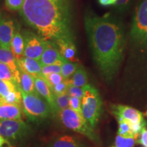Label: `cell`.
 I'll return each instance as SVG.
<instances>
[{
  "mask_svg": "<svg viewBox=\"0 0 147 147\" xmlns=\"http://www.w3.org/2000/svg\"><path fill=\"white\" fill-rule=\"evenodd\" d=\"M84 23L94 61L106 81H111L123 57L126 45L123 27L110 14L102 16L87 14Z\"/></svg>",
  "mask_w": 147,
  "mask_h": 147,
  "instance_id": "1",
  "label": "cell"
},
{
  "mask_svg": "<svg viewBox=\"0 0 147 147\" xmlns=\"http://www.w3.org/2000/svg\"><path fill=\"white\" fill-rule=\"evenodd\" d=\"M20 14L47 41L73 40L70 12L63 0H25Z\"/></svg>",
  "mask_w": 147,
  "mask_h": 147,
  "instance_id": "2",
  "label": "cell"
},
{
  "mask_svg": "<svg viewBox=\"0 0 147 147\" xmlns=\"http://www.w3.org/2000/svg\"><path fill=\"white\" fill-rule=\"evenodd\" d=\"M22 106L25 115L33 121H41L54 115L52 108L47 101L38 93H26L22 91Z\"/></svg>",
  "mask_w": 147,
  "mask_h": 147,
  "instance_id": "3",
  "label": "cell"
},
{
  "mask_svg": "<svg viewBox=\"0 0 147 147\" xmlns=\"http://www.w3.org/2000/svg\"><path fill=\"white\" fill-rule=\"evenodd\" d=\"M82 115L92 128L96 127L102 112V101L100 93L94 87L87 84L83 87Z\"/></svg>",
  "mask_w": 147,
  "mask_h": 147,
  "instance_id": "4",
  "label": "cell"
},
{
  "mask_svg": "<svg viewBox=\"0 0 147 147\" xmlns=\"http://www.w3.org/2000/svg\"><path fill=\"white\" fill-rule=\"evenodd\" d=\"M61 121L66 127L85 136L95 142H99V138L93 129L90 126L82 114L67 108L58 113Z\"/></svg>",
  "mask_w": 147,
  "mask_h": 147,
  "instance_id": "5",
  "label": "cell"
},
{
  "mask_svg": "<svg viewBox=\"0 0 147 147\" xmlns=\"http://www.w3.org/2000/svg\"><path fill=\"white\" fill-rule=\"evenodd\" d=\"M130 34L134 43L147 48V0H142L136 9Z\"/></svg>",
  "mask_w": 147,
  "mask_h": 147,
  "instance_id": "6",
  "label": "cell"
},
{
  "mask_svg": "<svg viewBox=\"0 0 147 147\" xmlns=\"http://www.w3.org/2000/svg\"><path fill=\"white\" fill-rule=\"evenodd\" d=\"M32 129L22 120L0 121V135L6 140H18L28 136Z\"/></svg>",
  "mask_w": 147,
  "mask_h": 147,
  "instance_id": "7",
  "label": "cell"
},
{
  "mask_svg": "<svg viewBox=\"0 0 147 147\" xmlns=\"http://www.w3.org/2000/svg\"><path fill=\"white\" fill-rule=\"evenodd\" d=\"M22 35L25 43L24 57L40 61L49 41L31 31H24Z\"/></svg>",
  "mask_w": 147,
  "mask_h": 147,
  "instance_id": "8",
  "label": "cell"
},
{
  "mask_svg": "<svg viewBox=\"0 0 147 147\" xmlns=\"http://www.w3.org/2000/svg\"><path fill=\"white\" fill-rule=\"evenodd\" d=\"M110 108L112 113L118 121L124 120L131 123H138L144 120L142 114L139 110L130 106L113 104Z\"/></svg>",
  "mask_w": 147,
  "mask_h": 147,
  "instance_id": "9",
  "label": "cell"
},
{
  "mask_svg": "<svg viewBox=\"0 0 147 147\" xmlns=\"http://www.w3.org/2000/svg\"><path fill=\"white\" fill-rule=\"evenodd\" d=\"M15 25L12 18L1 16L0 19V45L10 49L11 42L15 34Z\"/></svg>",
  "mask_w": 147,
  "mask_h": 147,
  "instance_id": "10",
  "label": "cell"
},
{
  "mask_svg": "<svg viewBox=\"0 0 147 147\" xmlns=\"http://www.w3.org/2000/svg\"><path fill=\"white\" fill-rule=\"evenodd\" d=\"M64 59H65L61 55L58 48L54 42L49 41L39 61L42 66L52 65V64L62 65Z\"/></svg>",
  "mask_w": 147,
  "mask_h": 147,
  "instance_id": "11",
  "label": "cell"
},
{
  "mask_svg": "<svg viewBox=\"0 0 147 147\" xmlns=\"http://www.w3.org/2000/svg\"><path fill=\"white\" fill-rule=\"evenodd\" d=\"M18 69L32 75L34 77H43L42 74V66L39 61L23 57L16 61Z\"/></svg>",
  "mask_w": 147,
  "mask_h": 147,
  "instance_id": "12",
  "label": "cell"
},
{
  "mask_svg": "<svg viewBox=\"0 0 147 147\" xmlns=\"http://www.w3.org/2000/svg\"><path fill=\"white\" fill-rule=\"evenodd\" d=\"M58 48L60 54L65 60L76 62V48L71 39H61L53 42Z\"/></svg>",
  "mask_w": 147,
  "mask_h": 147,
  "instance_id": "13",
  "label": "cell"
},
{
  "mask_svg": "<svg viewBox=\"0 0 147 147\" xmlns=\"http://www.w3.org/2000/svg\"><path fill=\"white\" fill-rule=\"evenodd\" d=\"M35 89L37 93L40 96L45 98V100L49 103V104L52 108L53 113L55 114V105L54 100H53V94L51 90L46 79L44 77H34Z\"/></svg>",
  "mask_w": 147,
  "mask_h": 147,
  "instance_id": "14",
  "label": "cell"
},
{
  "mask_svg": "<svg viewBox=\"0 0 147 147\" xmlns=\"http://www.w3.org/2000/svg\"><path fill=\"white\" fill-rule=\"evenodd\" d=\"M22 119L21 105L0 103V121Z\"/></svg>",
  "mask_w": 147,
  "mask_h": 147,
  "instance_id": "15",
  "label": "cell"
},
{
  "mask_svg": "<svg viewBox=\"0 0 147 147\" xmlns=\"http://www.w3.org/2000/svg\"><path fill=\"white\" fill-rule=\"evenodd\" d=\"M0 62L6 64L12 71L17 80L18 85L20 84V72L16 60L10 49H5L0 45ZM20 87V86H19Z\"/></svg>",
  "mask_w": 147,
  "mask_h": 147,
  "instance_id": "16",
  "label": "cell"
},
{
  "mask_svg": "<svg viewBox=\"0 0 147 147\" xmlns=\"http://www.w3.org/2000/svg\"><path fill=\"white\" fill-rule=\"evenodd\" d=\"M24 49L25 43L23 35L19 32H16L11 42L10 50L12 51L16 61L21 59L24 57Z\"/></svg>",
  "mask_w": 147,
  "mask_h": 147,
  "instance_id": "17",
  "label": "cell"
},
{
  "mask_svg": "<svg viewBox=\"0 0 147 147\" xmlns=\"http://www.w3.org/2000/svg\"><path fill=\"white\" fill-rule=\"evenodd\" d=\"M20 72V88L26 93H37L35 89L34 77L29 74L19 70Z\"/></svg>",
  "mask_w": 147,
  "mask_h": 147,
  "instance_id": "18",
  "label": "cell"
},
{
  "mask_svg": "<svg viewBox=\"0 0 147 147\" xmlns=\"http://www.w3.org/2000/svg\"><path fill=\"white\" fill-rule=\"evenodd\" d=\"M68 81L69 84L78 87H84L88 84L87 74L82 65H79Z\"/></svg>",
  "mask_w": 147,
  "mask_h": 147,
  "instance_id": "19",
  "label": "cell"
},
{
  "mask_svg": "<svg viewBox=\"0 0 147 147\" xmlns=\"http://www.w3.org/2000/svg\"><path fill=\"white\" fill-rule=\"evenodd\" d=\"M70 96L67 93L62 95H53L55 105V114L59 113L61 110L69 108Z\"/></svg>",
  "mask_w": 147,
  "mask_h": 147,
  "instance_id": "20",
  "label": "cell"
},
{
  "mask_svg": "<svg viewBox=\"0 0 147 147\" xmlns=\"http://www.w3.org/2000/svg\"><path fill=\"white\" fill-rule=\"evenodd\" d=\"M22 94L21 88L14 91H11L6 96L0 97V103L13 104V105H21Z\"/></svg>",
  "mask_w": 147,
  "mask_h": 147,
  "instance_id": "21",
  "label": "cell"
},
{
  "mask_svg": "<svg viewBox=\"0 0 147 147\" xmlns=\"http://www.w3.org/2000/svg\"><path fill=\"white\" fill-rule=\"evenodd\" d=\"M79 65H80L77 62H70L64 59L61 65V74L63 78L68 79L71 76H72Z\"/></svg>",
  "mask_w": 147,
  "mask_h": 147,
  "instance_id": "22",
  "label": "cell"
},
{
  "mask_svg": "<svg viewBox=\"0 0 147 147\" xmlns=\"http://www.w3.org/2000/svg\"><path fill=\"white\" fill-rule=\"evenodd\" d=\"M0 79L12 82L19 87L16 77L11 69L6 64L1 62H0Z\"/></svg>",
  "mask_w": 147,
  "mask_h": 147,
  "instance_id": "23",
  "label": "cell"
},
{
  "mask_svg": "<svg viewBox=\"0 0 147 147\" xmlns=\"http://www.w3.org/2000/svg\"><path fill=\"white\" fill-rule=\"evenodd\" d=\"M53 147H80L78 142L74 138L64 136L55 141Z\"/></svg>",
  "mask_w": 147,
  "mask_h": 147,
  "instance_id": "24",
  "label": "cell"
},
{
  "mask_svg": "<svg viewBox=\"0 0 147 147\" xmlns=\"http://www.w3.org/2000/svg\"><path fill=\"white\" fill-rule=\"evenodd\" d=\"M20 87L12 82L0 79V97H5L11 91L18 89Z\"/></svg>",
  "mask_w": 147,
  "mask_h": 147,
  "instance_id": "25",
  "label": "cell"
},
{
  "mask_svg": "<svg viewBox=\"0 0 147 147\" xmlns=\"http://www.w3.org/2000/svg\"><path fill=\"white\" fill-rule=\"evenodd\" d=\"M136 139L132 137H125L117 135L115 140L116 147H133L136 142Z\"/></svg>",
  "mask_w": 147,
  "mask_h": 147,
  "instance_id": "26",
  "label": "cell"
},
{
  "mask_svg": "<svg viewBox=\"0 0 147 147\" xmlns=\"http://www.w3.org/2000/svg\"><path fill=\"white\" fill-rule=\"evenodd\" d=\"M128 122V121H127ZM129 124L130 129H131L132 135L136 139L138 138V137L140 135L141 133L145 129V127H146L147 123L146 121L143 120L141 122L138 123H131L128 122Z\"/></svg>",
  "mask_w": 147,
  "mask_h": 147,
  "instance_id": "27",
  "label": "cell"
},
{
  "mask_svg": "<svg viewBox=\"0 0 147 147\" xmlns=\"http://www.w3.org/2000/svg\"><path fill=\"white\" fill-rule=\"evenodd\" d=\"M69 86L68 79H65L63 82H60L57 84L51 87V90L52 91L53 95H62L67 93V87Z\"/></svg>",
  "mask_w": 147,
  "mask_h": 147,
  "instance_id": "28",
  "label": "cell"
},
{
  "mask_svg": "<svg viewBox=\"0 0 147 147\" xmlns=\"http://www.w3.org/2000/svg\"><path fill=\"white\" fill-rule=\"evenodd\" d=\"M118 134L125 137L134 138V136L132 135L131 134V129H130L129 124L127 121L124 120L119 121Z\"/></svg>",
  "mask_w": 147,
  "mask_h": 147,
  "instance_id": "29",
  "label": "cell"
},
{
  "mask_svg": "<svg viewBox=\"0 0 147 147\" xmlns=\"http://www.w3.org/2000/svg\"><path fill=\"white\" fill-rule=\"evenodd\" d=\"M46 79L48 83H49L50 87L57 84L60 82H63L65 79L63 78V76L61 73H52L49 74L47 76L44 77Z\"/></svg>",
  "mask_w": 147,
  "mask_h": 147,
  "instance_id": "30",
  "label": "cell"
},
{
  "mask_svg": "<svg viewBox=\"0 0 147 147\" xmlns=\"http://www.w3.org/2000/svg\"><path fill=\"white\" fill-rule=\"evenodd\" d=\"M61 65L59 64H52V65L42 66V74L43 77L47 76L49 74L61 73Z\"/></svg>",
  "mask_w": 147,
  "mask_h": 147,
  "instance_id": "31",
  "label": "cell"
},
{
  "mask_svg": "<svg viewBox=\"0 0 147 147\" xmlns=\"http://www.w3.org/2000/svg\"><path fill=\"white\" fill-rule=\"evenodd\" d=\"M25 0H5V5L8 10L12 11L21 10Z\"/></svg>",
  "mask_w": 147,
  "mask_h": 147,
  "instance_id": "32",
  "label": "cell"
},
{
  "mask_svg": "<svg viewBox=\"0 0 147 147\" xmlns=\"http://www.w3.org/2000/svg\"><path fill=\"white\" fill-rule=\"evenodd\" d=\"M67 93L70 97H78V98L82 100L84 95V89L83 87H75V86L71 85V84H69V86L67 89Z\"/></svg>",
  "mask_w": 147,
  "mask_h": 147,
  "instance_id": "33",
  "label": "cell"
},
{
  "mask_svg": "<svg viewBox=\"0 0 147 147\" xmlns=\"http://www.w3.org/2000/svg\"><path fill=\"white\" fill-rule=\"evenodd\" d=\"M81 99L75 97H70L69 102V108L77 113L82 114Z\"/></svg>",
  "mask_w": 147,
  "mask_h": 147,
  "instance_id": "34",
  "label": "cell"
},
{
  "mask_svg": "<svg viewBox=\"0 0 147 147\" xmlns=\"http://www.w3.org/2000/svg\"><path fill=\"white\" fill-rule=\"evenodd\" d=\"M138 142L144 147H147V130L144 129L141 133L140 135V139Z\"/></svg>",
  "mask_w": 147,
  "mask_h": 147,
  "instance_id": "35",
  "label": "cell"
},
{
  "mask_svg": "<svg viewBox=\"0 0 147 147\" xmlns=\"http://www.w3.org/2000/svg\"><path fill=\"white\" fill-rule=\"evenodd\" d=\"M129 1V0H117L115 5L119 10H123V9L125 8V7L128 4Z\"/></svg>",
  "mask_w": 147,
  "mask_h": 147,
  "instance_id": "36",
  "label": "cell"
},
{
  "mask_svg": "<svg viewBox=\"0 0 147 147\" xmlns=\"http://www.w3.org/2000/svg\"><path fill=\"white\" fill-rule=\"evenodd\" d=\"M117 0H98L100 5L104 6H108V5H115Z\"/></svg>",
  "mask_w": 147,
  "mask_h": 147,
  "instance_id": "37",
  "label": "cell"
},
{
  "mask_svg": "<svg viewBox=\"0 0 147 147\" xmlns=\"http://www.w3.org/2000/svg\"><path fill=\"white\" fill-rule=\"evenodd\" d=\"M4 144H9L8 140L4 138L3 136H1L0 135V147L2 146V145Z\"/></svg>",
  "mask_w": 147,
  "mask_h": 147,
  "instance_id": "38",
  "label": "cell"
},
{
  "mask_svg": "<svg viewBox=\"0 0 147 147\" xmlns=\"http://www.w3.org/2000/svg\"><path fill=\"white\" fill-rule=\"evenodd\" d=\"M1 16H2V15H1V12H0V19H1Z\"/></svg>",
  "mask_w": 147,
  "mask_h": 147,
  "instance_id": "39",
  "label": "cell"
},
{
  "mask_svg": "<svg viewBox=\"0 0 147 147\" xmlns=\"http://www.w3.org/2000/svg\"><path fill=\"white\" fill-rule=\"evenodd\" d=\"M146 117H147V111H146Z\"/></svg>",
  "mask_w": 147,
  "mask_h": 147,
  "instance_id": "40",
  "label": "cell"
}]
</instances>
